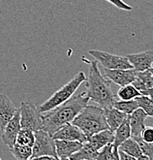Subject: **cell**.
Returning <instances> with one entry per match:
<instances>
[{
    "label": "cell",
    "instance_id": "ac0fdd59",
    "mask_svg": "<svg viewBox=\"0 0 153 160\" xmlns=\"http://www.w3.org/2000/svg\"><path fill=\"white\" fill-rule=\"evenodd\" d=\"M119 149L127 153L136 160H149L148 156L142 154L139 144L132 137L129 138L123 142L119 146Z\"/></svg>",
    "mask_w": 153,
    "mask_h": 160
},
{
    "label": "cell",
    "instance_id": "44dd1931",
    "mask_svg": "<svg viewBox=\"0 0 153 160\" xmlns=\"http://www.w3.org/2000/svg\"><path fill=\"white\" fill-rule=\"evenodd\" d=\"M96 159L98 160H119V147L112 143L106 145L99 151Z\"/></svg>",
    "mask_w": 153,
    "mask_h": 160
},
{
    "label": "cell",
    "instance_id": "7a4b0ae2",
    "mask_svg": "<svg viewBox=\"0 0 153 160\" xmlns=\"http://www.w3.org/2000/svg\"><path fill=\"white\" fill-rule=\"evenodd\" d=\"M86 94L89 100L99 105L101 108L113 107L115 98L111 89V81L106 80L101 73L96 60L90 62L89 76L86 79Z\"/></svg>",
    "mask_w": 153,
    "mask_h": 160
},
{
    "label": "cell",
    "instance_id": "7c38bea8",
    "mask_svg": "<svg viewBox=\"0 0 153 160\" xmlns=\"http://www.w3.org/2000/svg\"><path fill=\"white\" fill-rule=\"evenodd\" d=\"M126 56L136 71L142 72L152 68L153 52L152 50L128 54Z\"/></svg>",
    "mask_w": 153,
    "mask_h": 160
},
{
    "label": "cell",
    "instance_id": "d4e9b609",
    "mask_svg": "<svg viewBox=\"0 0 153 160\" xmlns=\"http://www.w3.org/2000/svg\"><path fill=\"white\" fill-rule=\"evenodd\" d=\"M141 93L138 91L132 84H128L121 86L117 92V96L121 100L134 99L137 96H140Z\"/></svg>",
    "mask_w": 153,
    "mask_h": 160
},
{
    "label": "cell",
    "instance_id": "7402d4cb",
    "mask_svg": "<svg viewBox=\"0 0 153 160\" xmlns=\"http://www.w3.org/2000/svg\"><path fill=\"white\" fill-rule=\"evenodd\" d=\"M9 150H10L13 156L18 160L30 159L32 152V147L30 146L18 144V143H15Z\"/></svg>",
    "mask_w": 153,
    "mask_h": 160
},
{
    "label": "cell",
    "instance_id": "30bf717a",
    "mask_svg": "<svg viewBox=\"0 0 153 160\" xmlns=\"http://www.w3.org/2000/svg\"><path fill=\"white\" fill-rule=\"evenodd\" d=\"M20 129V112L19 109H18V111L16 112L14 116L9 120V122L2 131V141L9 149L12 147L13 145L16 143V137Z\"/></svg>",
    "mask_w": 153,
    "mask_h": 160
},
{
    "label": "cell",
    "instance_id": "2e32d148",
    "mask_svg": "<svg viewBox=\"0 0 153 160\" xmlns=\"http://www.w3.org/2000/svg\"><path fill=\"white\" fill-rule=\"evenodd\" d=\"M89 142L94 148L99 151L102 147L114 141V132L110 129H104L87 138Z\"/></svg>",
    "mask_w": 153,
    "mask_h": 160
},
{
    "label": "cell",
    "instance_id": "3957f363",
    "mask_svg": "<svg viewBox=\"0 0 153 160\" xmlns=\"http://www.w3.org/2000/svg\"><path fill=\"white\" fill-rule=\"evenodd\" d=\"M72 123L82 130L87 138L109 129L105 117L104 109L100 106L87 105L76 116Z\"/></svg>",
    "mask_w": 153,
    "mask_h": 160
},
{
    "label": "cell",
    "instance_id": "9a60e30c",
    "mask_svg": "<svg viewBox=\"0 0 153 160\" xmlns=\"http://www.w3.org/2000/svg\"><path fill=\"white\" fill-rule=\"evenodd\" d=\"M148 115L141 108H138L130 115H128L131 129V137L141 136L143 129L145 128V122L148 118Z\"/></svg>",
    "mask_w": 153,
    "mask_h": 160
},
{
    "label": "cell",
    "instance_id": "d6986e66",
    "mask_svg": "<svg viewBox=\"0 0 153 160\" xmlns=\"http://www.w3.org/2000/svg\"><path fill=\"white\" fill-rule=\"evenodd\" d=\"M98 151L96 148H94L88 141H86L82 143V147L75 152L72 156L69 158L71 160H82L96 159L98 156Z\"/></svg>",
    "mask_w": 153,
    "mask_h": 160
},
{
    "label": "cell",
    "instance_id": "e0dca14e",
    "mask_svg": "<svg viewBox=\"0 0 153 160\" xmlns=\"http://www.w3.org/2000/svg\"><path fill=\"white\" fill-rule=\"evenodd\" d=\"M105 117L109 129L114 132L116 129L121 125L128 115L119 111L114 107L104 109Z\"/></svg>",
    "mask_w": 153,
    "mask_h": 160
},
{
    "label": "cell",
    "instance_id": "277c9868",
    "mask_svg": "<svg viewBox=\"0 0 153 160\" xmlns=\"http://www.w3.org/2000/svg\"><path fill=\"white\" fill-rule=\"evenodd\" d=\"M86 79V76L84 72H79L70 81L56 91L49 99L37 106L39 112H47L70 99Z\"/></svg>",
    "mask_w": 153,
    "mask_h": 160
},
{
    "label": "cell",
    "instance_id": "cb8c5ba5",
    "mask_svg": "<svg viewBox=\"0 0 153 160\" xmlns=\"http://www.w3.org/2000/svg\"><path fill=\"white\" fill-rule=\"evenodd\" d=\"M35 141L34 132L30 129H21L16 137V143L32 147Z\"/></svg>",
    "mask_w": 153,
    "mask_h": 160
},
{
    "label": "cell",
    "instance_id": "484cf974",
    "mask_svg": "<svg viewBox=\"0 0 153 160\" xmlns=\"http://www.w3.org/2000/svg\"><path fill=\"white\" fill-rule=\"evenodd\" d=\"M139 105V108H141L149 117L153 116V102L152 98L148 96L140 95L135 98Z\"/></svg>",
    "mask_w": 153,
    "mask_h": 160
},
{
    "label": "cell",
    "instance_id": "1f68e13d",
    "mask_svg": "<svg viewBox=\"0 0 153 160\" xmlns=\"http://www.w3.org/2000/svg\"><path fill=\"white\" fill-rule=\"evenodd\" d=\"M0 159H1V158H0Z\"/></svg>",
    "mask_w": 153,
    "mask_h": 160
},
{
    "label": "cell",
    "instance_id": "83f0119b",
    "mask_svg": "<svg viewBox=\"0 0 153 160\" xmlns=\"http://www.w3.org/2000/svg\"><path fill=\"white\" fill-rule=\"evenodd\" d=\"M106 1L110 2L111 4L113 5V6H116L117 9L120 10H123V11H127V12L132 11V6L126 4L123 0H106Z\"/></svg>",
    "mask_w": 153,
    "mask_h": 160
},
{
    "label": "cell",
    "instance_id": "4dcf8cb0",
    "mask_svg": "<svg viewBox=\"0 0 153 160\" xmlns=\"http://www.w3.org/2000/svg\"><path fill=\"white\" fill-rule=\"evenodd\" d=\"M37 159H55L52 156H39Z\"/></svg>",
    "mask_w": 153,
    "mask_h": 160
},
{
    "label": "cell",
    "instance_id": "4316f807",
    "mask_svg": "<svg viewBox=\"0 0 153 160\" xmlns=\"http://www.w3.org/2000/svg\"><path fill=\"white\" fill-rule=\"evenodd\" d=\"M136 140L139 144V148L142 151V154L145 156H148L149 160H152L153 159V144L152 142H147L142 139L141 136H137V137H132Z\"/></svg>",
    "mask_w": 153,
    "mask_h": 160
},
{
    "label": "cell",
    "instance_id": "52a82bcc",
    "mask_svg": "<svg viewBox=\"0 0 153 160\" xmlns=\"http://www.w3.org/2000/svg\"><path fill=\"white\" fill-rule=\"evenodd\" d=\"M89 54L94 57L96 61L100 63L105 69H132V65L130 64L126 56L112 55L110 53L106 52L100 51V50L94 49L89 50Z\"/></svg>",
    "mask_w": 153,
    "mask_h": 160
},
{
    "label": "cell",
    "instance_id": "4fadbf2b",
    "mask_svg": "<svg viewBox=\"0 0 153 160\" xmlns=\"http://www.w3.org/2000/svg\"><path fill=\"white\" fill-rule=\"evenodd\" d=\"M54 142L56 155L59 159H69L82 146V143L78 141L54 139Z\"/></svg>",
    "mask_w": 153,
    "mask_h": 160
},
{
    "label": "cell",
    "instance_id": "f1b7e54d",
    "mask_svg": "<svg viewBox=\"0 0 153 160\" xmlns=\"http://www.w3.org/2000/svg\"><path fill=\"white\" fill-rule=\"evenodd\" d=\"M141 137L144 141L147 142H153V128L151 126H145L142 133Z\"/></svg>",
    "mask_w": 153,
    "mask_h": 160
},
{
    "label": "cell",
    "instance_id": "ba28073f",
    "mask_svg": "<svg viewBox=\"0 0 153 160\" xmlns=\"http://www.w3.org/2000/svg\"><path fill=\"white\" fill-rule=\"evenodd\" d=\"M53 139L67 140V141H78L85 142L87 139L86 135L77 126L72 122L66 123L62 126L52 136Z\"/></svg>",
    "mask_w": 153,
    "mask_h": 160
},
{
    "label": "cell",
    "instance_id": "8fae6325",
    "mask_svg": "<svg viewBox=\"0 0 153 160\" xmlns=\"http://www.w3.org/2000/svg\"><path fill=\"white\" fill-rule=\"evenodd\" d=\"M137 71L134 69H108L104 68V76L119 86L131 84L135 79Z\"/></svg>",
    "mask_w": 153,
    "mask_h": 160
},
{
    "label": "cell",
    "instance_id": "603a6c76",
    "mask_svg": "<svg viewBox=\"0 0 153 160\" xmlns=\"http://www.w3.org/2000/svg\"><path fill=\"white\" fill-rule=\"evenodd\" d=\"M113 107L126 113V115H130L135 110L139 108V105L135 99L130 100H120V101H115Z\"/></svg>",
    "mask_w": 153,
    "mask_h": 160
},
{
    "label": "cell",
    "instance_id": "5b68a950",
    "mask_svg": "<svg viewBox=\"0 0 153 160\" xmlns=\"http://www.w3.org/2000/svg\"><path fill=\"white\" fill-rule=\"evenodd\" d=\"M35 141L32 147L30 159H37L42 156H52L55 159H59L56 155L54 139L47 132L42 129L34 132Z\"/></svg>",
    "mask_w": 153,
    "mask_h": 160
},
{
    "label": "cell",
    "instance_id": "5bb4252c",
    "mask_svg": "<svg viewBox=\"0 0 153 160\" xmlns=\"http://www.w3.org/2000/svg\"><path fill=\"white\" fill-rule=\"evenodd\" d=\"M17 108L15 106L9 96L6 94H0V129L2 131L9 121L14 116Z\"/></svg>",
    "mask_w": 153,
    "mask_h": 160
},
{
    "label": "cell",
    "instance_id": "6da1fadb",
    "mask_svg": "<svg viewBox=\"0 0 153 160\" xmlns=\"http://www.w3.org/2000/svg\"><path fill=\"white\" fill-rule=\"evenodd\" d=\"M89 102V99L86 96V92L72 96L67 101L42 116V129L52 136L62 126L72 122L83 108L87 106Z\"/></svg>",
    "mask_w": 153,
    "mask_h": 160
},
{
    "label": "cell",
    "instance_id": "9c48e42d",
    "mask_svg": "<svg viewBox=\"0 0 153 160\" xmlns=\"http://www.w3.org/2000/svg\"><path fill=\"white\" fill-rule=\"evenodd\" d=\"M131 84L134 86L141 95L152 98L153 92V72L152 68L145 71L137 72L135 79Z\"/></svg>",
    "mask_w": 153,
    "mask_h": 160
},
{
    "label": "cell",
    "instance_id": "8992f818",
    "mask_svg": "<svg viewBox=\"0 0 153 160\" xmlns=\"http://www.w3.org/2000/svg\"><path fill=\"white\" fill-rule=\"evenodd\" d=\"M21 129H30L35 132L42 129V115L37 109V106L30 102L22 101L20 104Z\"/></svg>",
    "mask_w": 153,
    "mask_h": 160
},
{
    "label": "cell",
    "instance_id": "ffe728a7",
    "mask_svg": "<svg viewBox=\"0 0 153 160\" xmlns=\"http://www.w3.org/2000/svg\"><path fill=\"white\" fill-rule=\"evenodd\" d=\"M131 137V129L129 125V118L127 117L121 123L120 126L114 132V141L113 144L119 147L121 144L126 139Z\"/></svg>",
    "mask_w": 153,
    "mask_h": 160
},
{
    "label": "cell",
    "instance_id": "f546056e",
    "mask_svg": "<svg viewBox=\"0 0 153 160\" xmlns=\"http://www.w3.org/2000/svg\"><path fill=\"white\" fill-rule=\"evenodd\" d=\"M119 159L121 160H136L134 158L132 157V156L128 155L127 153L124 152L120 149H119Z\"/></svg>",
    "mask_w": 153,
    "mask_h": 160
}]
</instances>
